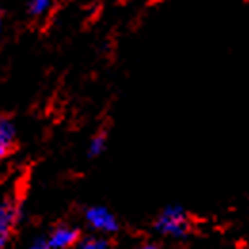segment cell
I'll return each mask as SVG.
<instances>
[{"mask_svg": "<svg viewBox=\"0 0 249 249\" xmlns=\"http://www.w3.org/2000/svg\"><path fill=\"white\" fill-rule=\"evenodd\" d=\"M154 230L162 236L185 240L194 230V219L181 206H167L154 221Z\"/></svg>", "mask_w": 249, "mask_h": 249, "instance_id": "cell-1", "label": "cell"}, {"mask_svg": "<svg viewBox=\"0 0 249 249\" xmlns=\"http://www.w3.org/2000/svg\"><path fill=\"white\" fill-rule=\"evenodd\" d=\"M86 221L91 229L101 234H114L120 229L118 219L103 206H93V208L86 209Z\"/></svg>", "mask_w": 249, "mask_h": 249, "instance_id": "cell-2", "label": "cell"}, {"mask_svg": "<svg viewBox=\"0 0 249 249\" xmlns=\"http://www.w3.org/2000/svg\"><path fill=\"white\" fill-rule=\"evenodd\" d=\"M19 219V206L14 200H2L0 202V249L6 248V244L12 238V232Z\"/></svg>", "mask_w": 249, "mask_h": 249, "instance_id": "cell-3", "label": "cell"}, {"mask_svg": "<svg viewBox=\"0 0 249 249\" xmlns=\"http://www.w3.org/2000/svg\"><path fill=\"white\" fill-rule=\"evenodd\" d=\"M80 242V230L74 227H57L50 234L48 246L50 249H69Z\"/></svg>", "mask_w": 249, "mask_h": 249, "instance_id": "cell-4", "label": "cell"}, {"mask_svg": "<svg viewBox=\"0 0 249 249\" xmlns=\"http://www.w3.org/2000/svg\"><path fill=\"white\" fill-rule=\"evenodd\" d=\"M16 143V125L10 118H0V154L8 156Z\"/></svg>", "mask_w": 249, "mask_h": 249, "instance_id": "cell-5", "label": "cell"}, {"mask_svg": "<svg viewBox=\"0 0 249 249\" xmlns=\"http://www.w3.org/2000/svg\"><path fill=\"white\" fill-rule=\"evenodd\" d=\"M55 4H57V0H27V12L35 19H40L53 10Z\"/></svg>", "mask_w": 249, "mask_h": 249, "instance_id": "cell-6", "label": "cell"}, {"mask_svg": "<svg viewBox=\"0 0 249 249\" xmlns=\"http://www.w3.org/2000/svg\"><path fill=\"white\" fill-rule=\"evenodd\" d=\"M105 148H107V133H105V131H99V133H95V135L91 137L89 146H88V154H89L91 158L101 156L105 152Z\"/></svg>", "mask_w": 249, "mask_h": 249, "instance_id": "cell-7", "label": "cell"}, {"mask_svg": "<svg viewBox=\"0 0 249 249\" xmlns=\"http://www.w3.org/2000/svg\"><path fill=\"white\" fill-rule=\"evenodd\" d=\"M80 249H112L110 242L107 238H84L80 240Z\"/></svg>", "mask_w": 249, "mask_h": 249, "instance_id": "cell-8", "label": "cell"}, {"mask_svg": "<svg viewBox=\"0 0 249 249\" xmlns=\"http://www.w3.org/2000/svg\"><path fill=\"white\" fill-rule=\"evenodd\" d=\"M29 249H50V246H48V242H44V240H38V242H35L33 246Z\"/></svg>", "mask_w": 249, "mask_h": 249, "instance_id": "cell-9", "label": "cell"}, {"mask_svg": "<svg viewBox=\"0 0 249 249\" xmlns=\"http://www.w3.org/2000/svg\"><path fill=\"white\" fill-rule=\"evenodd\" d=\"M135 249H160L156 244H143V246H139V248H135Z\"/></svg>", "mask_w": 249, "mask_h": 249, "instance_id": "cell-10", "label": "cell"}, {"mask_svg": "<svg viewBox=\"0 0 249 249\" xmlns=\"http://www.w3.org/2000/svg\"><path fill=\"white\" fill-rule=\"evenodd\" d=\"M2 29H4V14L0 10V36H2Z\"/></svg>", "mask_w": 249, "mask_h": 249, "instance_id": "cell-11", "label": "cell"}, {"mask_svg": "<svg viewBox=\"0 0 249 249\" xmlns=\"http://www.w3.org/2000/svg\"><path fill=\"white\" fill-rule=\"evenodd\" d=\"M4 158H6V156H2V154H0V162H2V160H4Z\"/></svg>", "mask_w": 249, "mask_h": 249, "instance_id": "cell-12", "label": "cell"}]
</instances>
